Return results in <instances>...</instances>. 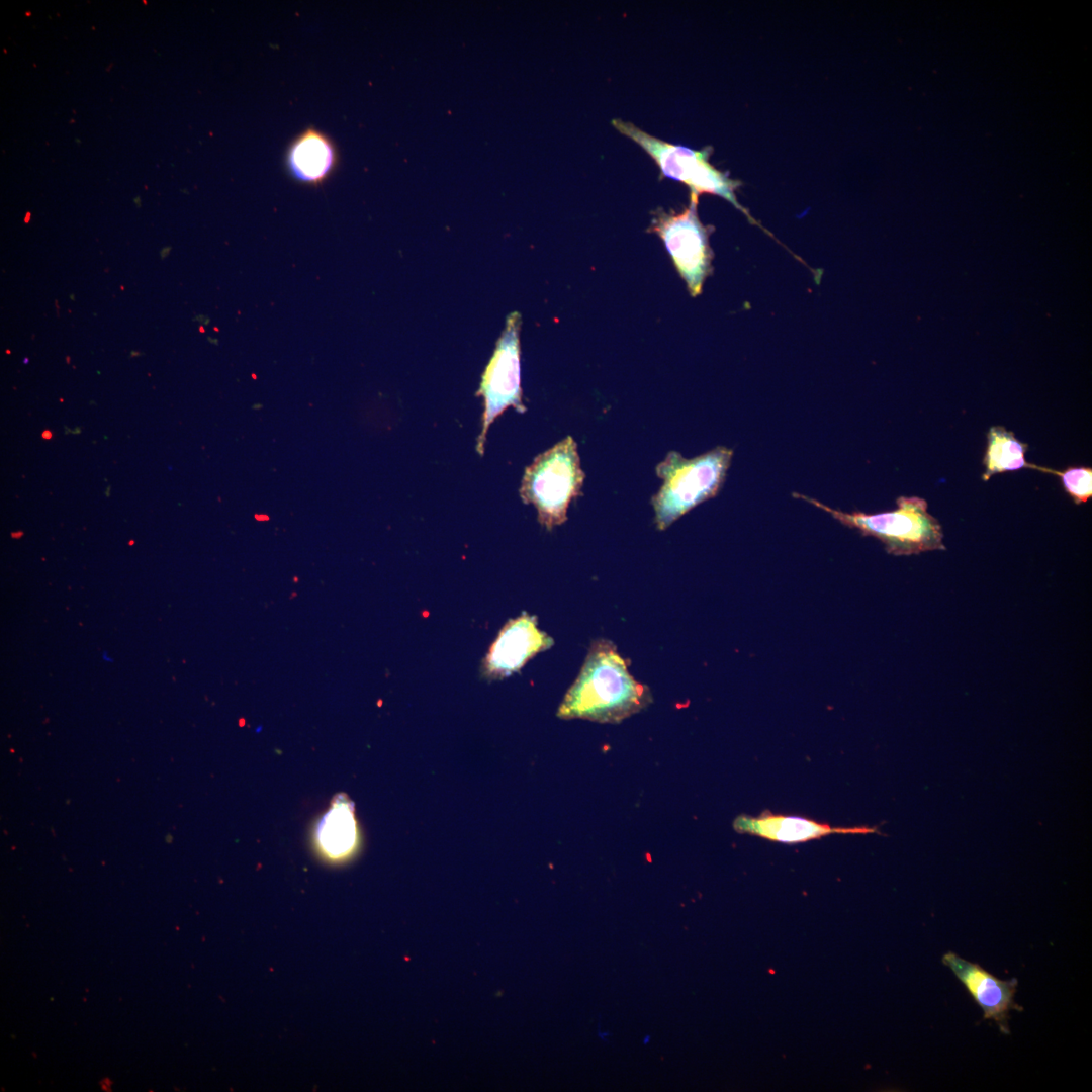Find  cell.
I'll list each match as a JSON object with an SVG mask.
<instances>
[{"label": "cell", "instance_id": "obj_1", "mask_svg": "<svg viewBox=\"0 0 1092 1092\" xmlns=\"http://www.w3.org/2000/svg\"><path fill=\"white\" fill-rule=\"evenodd\" d=\"M649 688L629 672L626 660L609 640L592 643L579 675L567 691L557 716L617 724L652 703Z\"/></svg>", "mask_w": 1092, "mask_h": 1092}, {"label": "cell", "instance_id": "obj_2", "mask_svg": "<svg viewBox=\"0 0 1092 1092\" xmlns=\"http://www.w3.org/2000/svg\"><path fill=\"white\" fill-rule=\"evenodd\" d=\"M793 496L830 514L840 524L856 530L862 536L878 539L889 554L914 555L946 549L941 525L928 513V505L924 498L899 496L895 510L867 514L860 511L848 513L833 509L813 497L797 492L793 493Z\"/></svg>", "mask_w": 1092, "mask_h": 1092}, {"label": "cell", "instance_id": "obj_3", "mask_svg": "<svg viewBox=\"0 0 1092 1092\" xmlns=\"http://www.w3.org/2000/svg\"><path fill=\"white\" fill-rule=\"evenodd\" d=\"M732 457L733 450L725 446L690 459L676 451L668 452L655 468L663 481L651 498L656 528L665 530L699 504L716 496Z\"/></svg>", "mask_w": 1092, "mask_h": 1092}, {"label": "cell", "instance_id": "obj_4", "mask_svg": "<svg viewBox=\"0 0 1092 1092\" xmlns=\"http://www.w3.org/2000/svg\"><path fill=\"white\" fill-rule=\"evenodd\" d=\"M584 478L577 444L567 436L525 468L519 492L523 503L536 508L541 526L552 530L567 520L568 506L582 494Z\"/></svg>", "mask_w": 1092, "mask_h": 1092}, {"label": "cell", "instance_id": "obj_5", "mask_svg": "<svg viewBox=\"0 0 1092 1092\" xmlns=\"http://www.w3.org/2000/svg\"><path fill=\"white\" fill-rule=\"evenodd\" d=\"M612 125L623 135L640 146L658 166L661 176L686 184L690 203L698 205L702 194L718 195L739 209L751 223L755 219L738 202L735 190L740 183L716 169L710 162L711 148L700 151L673 145L653 136L631 122L613 119Z\"/></svg>", "mask_w": 1092, "mask_h": 1092}, {"label": "cell", "instance_id": "obj_6", "mask_svg": "<svg viewBox=\"0 0 1092 1092\" xmlns=\"http://www.w3.org/2000/svg\"><path fill=\"white\" fill-rule=\"evenodd\" d=\"M520 326V314H510L476 392L477 396H482L484 405L481 431L476 439V452L480 456L484 454L486 434L494 420L509 406L521 414L527 410L522 401Z\"/></svg>", "mask_w": 1092, "mask_h": 1092}, {"label": "cell", "instance_id": "obj_7", "mask_svg": "<svg viewBox=\"0 0 1092 1092\" xmlns=\"http://www.w3.org/2000/svg\"><path fill=\"white\" fill-rule=\"evenodd\" d=\"M649 231L658 235L664 243L691 296L701 294L704 282L712 271L713 253L709 245L710 231L700 221L697 205L690 203L680 212L659 209L651 220Z\"/></svg>", "mask_w": 1092, "mask_h": 1092}, {"label": "cell", "instance_id": "obj_8", "mask_svg": "<svg viewBox=\"0 0 1092 1092\" xmlns=\"http://www.w3.org/2000/svg\"><path fill=\"white\" fill-rule=\"evenodd\" d=\"M537 624L535 616L523 613L504 626L483 660L482 672L486 677H506L553 645L552 638Z\"/></svg>", "mask_w": 1092, "mask_h": 1092}, {"label": "cell", "instance_id": "obj_9", "mask_svg": "<svg viewBox=\"0 0 1092 1092\" xmlns=\"http://www.w3.org/2000/svg\"><path fill=\"white\" fill-rule=\"evenodd\" d=\"M942 963L952 971L982 1009L983 1018L995 1021L1001 1032L1009 1033V1011L1023 1010L1014 1000L1017 979L1000 980L980 965L969 962L951 951L942 957Z\"/></svg>", "mask_w": 1092, "mask_h": 1092}, {"label": "cell", "instance_id": "obj_10", "mask_svg": "<svg viewBox=\"0 0 1092 1092\" xmlns=\"http://www.w3.org/2000/svg\"><path fill=\"white\" fill-rule=\"evenodd\" d=\"M732 826L737 833L787 844L807 842L833 833L881 834L877 826L833 827L806 817L774 814L767 810L758 816L741 814L734 819Z\"/></svg>", "mask_w": 1092, "mask_h": 1092}, {"label": "cell", "instance_id": "obj_11", "mask_svg": "<svg viewBox=\"0 0 1092 1092\" xmlns=\"http://www.w3.org/2000/svg\"><path fill=\"white\" fill-rule=\"evenodd\" d=\"M337 150L324 132L309 127L289 145L286 165L290 175L299 182L318 184L337 165Z\"/></svg>", "mask_w": 1092, "mask_h": 1092}, {"label": "cell", "instance_id": "obj_12", "mask_svg": "<svg viewBox=\"0 0 1092 1092\" xmlns=\"http://www.w3.org/2000/svg\"><path fill=\"white\" fill-rule=\"evenodd\" d=\"M316 841L321 851L330 859H342L353 851L357 826L352 804L346 797H336L320 821Z\"/></svg>", "mask_w": 1092, "mask_h": 1092}, {"label": "cell", "instance_id": "obj_13", "mask_svg": "<svg viewBox=\"0 0 1092 1092\" xmlns=\"http://www.w3.org/2000/svg\"><path fill=\"white\" fill-rule=\"evenodd\" d=\"M1028 445L1016 438L1013 432L1003 426H992L987 432V445L982 464V479L987 481L994 474L1015 471L1022 468L1054 474V469L1028 463L1025 453Z\"/></svg>", "mask_w": 1092, "mask_h": 1092}, {"label": "cell", "instance_id": "obj_14", "mask_svg": "<svg viewBox=\"0 0 1092 1092\" xmlns=\"http://www.w3.org/2000/svg\"><path fill=\"white\" fill-rule=\"evenodd\" d=\"M1064 490L1076 505L1086 503L1092 495V469L1086 466L1068 467L1056 473Z\"/></svg>", "mask_w": 1092, "mask_h": 1092}, {"label": "cell", "instance_id": "obj_15", "mask_svg": "<svg viewBox=\"0 0 1092 1092\" xmlns=\"http://www.w3.org/2000/svg\"><path fill=\"white\" fill-rule=\"evenodd\" d=\"M43 434H46V436H42V437L46 438V439H50L52 437V433L49 432V431L43 432Z\"/></svg>", "mask_w": 1092, "mask_h": 1092}]
</instances>
